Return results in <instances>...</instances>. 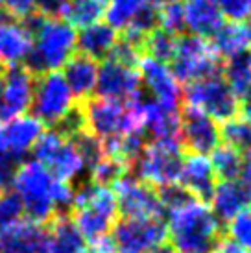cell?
Segmentation results:
<instances>
[{
	"label": "cell",
	"instance_id": "1",
	"mask_svg": "<svg viewBox=\"0 0 251 253\" xmlns=\"http://www.w3.org/2000/svg\"><path fill=\"white\" fill-rule=\"evenodd\" d=\"M9 185L22 202V209L28 218L42 225L57 214H63L74 198V187L70 183L56 179L35 159L15 165Z\"/></svg>",
	"mask_w": 251,
	"mask_h": 253
},
{
	"label": "cell",
	"instance_id": "2",
	"mask_svg": "<svg viewBox=\"0 0 251 253\" xmlns=\"http://www.w3.org/2000/svg\"><path fill=\"white\" fill-rule=\"evenodd\" d=\"M167 239L175 253H214L222 242V224L207 202L187 196L167 211Z\"/></svg>",
	"mask_w": 251,
	"mask_h": 253
},
{
	"label": "cell",
	"instance_id": "3",
	"mask_svg": "<svg viewBox=\"0 0 251 253\" xmlns=\"http://www.w3.org/2000/svg\"><path fill=\"white\" fill-rule=\"evenodd\" d=\"M34 37L32 50L24 67L34 76L54 72L65 67V63L76 52V28L57 17L37 11L26 21H22Z\"/></svg>",
	"mask_w": 251,
	"mask_h": 253
},
{
	"label": "cell",
	"instance_id": "4",
	"mask_svg": "<svg viewBox=\"0 0 251 253\" xmlns=\"http://www.w3.org/2000/svg\"><path fill=\"white\" fill-rule=\"evenodd\" d=\"M69 218L87 242L109 235L119 220V207L111 187L89 181L74 189Z\"/></svg>",
	"mask_w": 251,
	"mask_h": 253
},
{
	"label": "cell",
	"instance_id": "5",
	"mask_svg": "<svg viewBox=\"0 0 251 253\" xmlns=\"http://www.w3.org/2000/svg\"><path fill=\"white\" fill-rule=\"evenodd\" d=\"M183 157L185 155L179 141H152L129 165L133 170L131 176L155 190L177 185Z\"/></svg>",
	"mask_w": 251,
	"mask_h": 253
},
{
	"label": "cell",
	"instance_id": "6",
	"mask_svg": "<svg viewBox=\"0 0 251 253\" xmlns=\"http://www.w3.org/2000/svg\"><path fill=\"white\" fill-rule=\"evenodd\" d=\"M78 100L69 89L59 71L44 72L35 76L32 109L34 117L42 122V126L59 127L76 111Z\"/></svg>",
	"mask_w": 251,
	"mask_h": 253
},
{
	"label": "cell",
	"instance_id": "7",
	"mask_svg": "<svg viewBox=\"0 0 251 253\" xmlns=\"http://www.w3.org/2000/svg\"><path fill=\"white\" fill-rule=\"evenodd\" d=\"M32 152L35 161L41 163L52 176L61 181L72 183L87 170L84 157L72 139L56 127L42 131Z\"/></svg>",
	"mask_w": 251,
	"mask_h": 253
},
{
	"label": "cell",
	"instance_id": "8",
	"mask_svg": "<svg viewBox=\"0 0 251 253\" xmlns=\"http://www.w3.org/2000/svg\"><path fill=\"white\" fill-rule=\"evenodd\" d=\"M183 100L185 106L200 109L216 122H225L240 113V100L231 91L222 74H212L187 84L183 89Z\"/></svg>",
	"mask_w": 251,
	"mask_h": 253
},
{
	"label": "cell",
	"instance_id": "9",
	"mask_svg": "<svg viewBox=\"0 0 251 253\" xmlns=\"http://www.w3.org/2000/svg\"><path fill=\"white\" fill-rule=\"evenodd\" d=\"M170 71L177 82L190 84L202 78L220 74L222 59L210 41L196 36H179L175 44L174 57L170 61Z\"/></svg>",
	"mask_w": 251,
	"mask_h": 253
},
{
	"label": "cell",
	"instance_id": "10",
	"mask_svg": "<svg viewBox=\"0 0 251 253\" xmlns=\"http://www.w3.org/2000/svg\"><path fill=\"white\" fill-rule=\"evenodd\" d=\"M109 235L117 253H148L165 244L167 225L163 218H120Z\"/></svg>",
	"mask_w": 251,
	"mask_h": 253
},
{
	"label": "cell",
	"instance_id": "11",
	"mask_svg": "<svg viewBox=\"0 0 251 253\" xmlns=\"http://www.w3.org/2000/svg\"><path fill=\"white\" fill-rule=\"evenodd\" d=\"M111 190L122 218H163L165 214L159 190L135 176L124 174L113 183Z\"/></svg>",
	"mask_w": 251,
	"mask_h": 253
},
{
	"label": "cell",
	"instance_id": "12",
	"mask_svg": "<svg viewBox=\"0 0 251 253\" xmlns=\"http://www.w3.org/2000/svg\"><path fill=\"white\" fill-rule=\"evenodd\" d=\"M85 129L98 141L126 135V104L109 98H87L80 102Z\"/></svg>",
	"mask_w": 251,
	"mask_h": 253
},
{
	"label": "cell",
	"instance_id": "13",
	"mask_svg": "<svg viewBox=\"0 0 251 253\" xmlns=\"http://www.w3.org/2000/svg\"><path fill=\"white\" fill-rule=\"evenodd\" d=\"M35 76L24 67H9L0 76V122L24 115L32 107Z\"/></svg>",
	"mask_w": 251,
	"mask_h": 253
},
{
	"label": "cell",
	"instance_id": "14",
	"mask_svg": "<svg viewBox=\"0 0 251 253\" xmlns=\"http://www.w3.org/2000/svg\"><path fill=\"white\" fill-rule=\"evenodd\" d=\"M179 142L190 154L209 155L220 144V126L200 109L185 106L179 115Z\"/></svg>",
	"mask_w": 251,
	"mask_h": 253
},
{
	"label": "cell",
	"instance_id": "15",
	"mask_svg": "<svg viewBox=\"0 0 251 253\" xmlns=\"http://www.w3.org/2000/svg\"><path fill=\"white\" fill-rule=\"evenodd\" d=\"M140 74L135 67L119 63L115 59H105L102 67H98L96 89L100 98L127 102L140 94Z\"/></svg>",
	"mask_w": 251,
	"mask_h": 253
},
{
	"label": "cell",
	"instance_id": "16",
	"mask_svg": "<svg viewBox=\"0 0 251 253\" xmlns=\"http://www.w3.org/2000/svg\"><path fill=\"white\" fill-rule=\"evenodd\" d=\"M137 67H139L140 82L148 87L150 94L154 96V102L168 107V109L179 111L183 91L179 87V82L170 71V67L148 56L140 57Z\"/></svg>",
	"mask_w": 251,
	"mask_h": 253
},
{
	"label": "cell",
	"instance_id": "17",
	"mask_svg": "<svg viewBox=\"0 0 251 253\" xmlns=\"http://www.w3.org/2000/svg\"><path fill=\"white\" fill-rule=\"evenodd\" d=\"M44 131V126L34 115H19L0 126V154L7 155L11 161L21 159L32 152L37 139Z\"/></svg>",
	"mask_w": 251,
	"mask_h": 253
},
{
	"label": "cell",
	"instance_id": "18",
	"mask_svg": "<svg viewBox=\"0 0 251 253\" xmlns=\"http://www.w3.org/2000/svg\"><path fill=\"white\" fill-rule=\"evenodd\" d=\"M216 183L218 179L216 174H214V169L210 165L209 155L188 154L187 157H183L177 185L187 194H190L196 200L209 202Z\"/></svg>",
	"mask_w": 251,
	"mask_h": 253
},
{
	"label": "cell",
	"instance_id": "19",
	"mask_svg": "<svg viewBox=\"0 0 251 253\" xmlns=\"http://www.w3.org/2000/svg\"><path fill=\"white\" fill-rule=\"evenodd\" d=\"M34 37L22 21L0 15V63L7 67L24 65Z\"/></svg>",
	"mask_w": 251,
	"mask_h": 253
},
{
	"label": "cell",
	"instance_id": "20",
	"mask_svg": "<svg viewBox=\"0 0 251 253\" xmlns=\"http://www.w3.org/2000/svg\"><path fill=\"white\" fill-rule=\"evenodd\" d=\"M46 225L32 218H19L0 227V253H37Z\"/></svg>",
	"mask_w": 251,
	"mask_h": 253
},
{
	"label": "cell",
	"instance_id": "21",
	"mask_svg": "<svg viewBox=\"0 0 251 253\" xmlns=\"http://www.w3.org/2000/svg\"><path fill=\"white\" fill-rule=\"evenodd\" d=\"M185 15V30L190 36L209 39L222 28L223 15L218 7L216 0H187L183 4Z\"/></svg>",
	"mask_w": 251,
	"mask_h": 253
},
{
	"label": "cell",
	"instance_id": "22",
	"mask_svg": "<svg viewBox=\"0 0 251 253\" xmlns=\"http://www.w3.org/2000/svg\"><path fill=\"white\" fill-rule=\"evenodd\" d=\"M85 240L67 214H57L46 224L44 239L37 253H84Z\"/></svg>",
	"mask_w": 251,
	"mask_h": 253
},
{
	"label": "cell",
	"instance_id": "23",
	"mask_svg": "<svg viewBox=\"0 0 251 253\" xmlns=\"http://www.w3.org/2000/svg\"><path fill=\"white\" fill-rule=\"evenodd\" d=\"M209 207L214 212V216L222 222H229L242 211L250 209L251 198L246 194V190L238 185V181H218L212 194L209 198Z\"/></svg>",
	"mask_w": 251,
	"mask_h": 253
},
{
	"label": "cell",
	"instance_id": "24",
	"mask_svg": "<svg viewBox=\"0 0 251 253\" xmlns=\"http://www.w3.org/2000/svg\"><path fill=\"white\" fill-rule=\"evenodd\" d=\"M63 78L69 85L72 94L76 100L91 98V94L96 89V78H98V61L84 54H74L63 67Z\"/></svg>",
	"mask_w": 251,
	"mask_h": 253
},
{
	"label": "cell",
	"instance_id": "25",
	"mask_svg": "<svg viewBox=\"0 0 251 253\" xmlns=\"http://www.w3.org/2000/svg\"><path fill=\"white\" fill-rule=\"evenodd\" d=\"M144 135L152 141H179V111L144 100Z\"/></svg>",
	"mask_w": 251,
	"mask_h": 253
},
{
	"label": "cell",
	"instance_id": "26",
	"mask_svg": "<svg viewBox=\"0 0 251 253\" xmlns=\"http://www.w3.org/2000/svg\"><path fill=\"white\" fill-rule=\"evenodd\" d=\"M119 41V32L113 30L107 22H94L91 26L82 28L78 34L76 48L82 50V54L91 57L94 61L107 59Z\"/></svg>",
	"mask_w": 251,
	"mask_h": 253
},
{
	"label": "cell",
	"instance_id": "27",
	"mask_svg": "<svg viewBox=\"0 0 251 253\" xmlns=\"http://www.w3.org/2000/svg\"><path fill=\"white\" fill-rule=\"evenodd\" d=\"M222 71L223 80L227 82L231 91L240 100L244 96V92L251 87V46L223 59Z\"/></svg>",
	"mask_w": 251,
	"mask_h": 253
},
{
	"label": "cell",
	"instance_id": "28",
	"mask_svg": "<svg viewBox=\"0 0 251 253\" xmlns=\"http://www.w3.org/2000/svg\"><path fill=\"white\" fill-rule=\"evenodd\" d=\"M107 0H67L61 11V19L74 28H85L100 19L105 13Z\"/></svg>",
	"mask_w": 251,
	"mask_h": 253
},
{
	"label": "cell",
	"instance_id": "29",
	"mask_svg": "<svg viewBox=\"0 0 251 253\" xmlns=\"http://www.w3.org/2000/svg\"><path fill=\"white\" fill-rule=\"evenodd\" d=\"M152 0H107L105 6V22L117 32H124L127 26H131L133 21L142 13V9Z\"/></svg>",
	"mask_w": 251,
	"mask_h": 253
},
{
	"label": "cell",
	"instance_id": "30",
	"mask_svg": "<svg viewBox=\"0 0 251 253\" xmlns=\"http://www.w3.org/2000/svg\"><path fill=\"white\" fill-rule=\"evenodd\" d=\"M210 39H212V41H210L212 48L216 50L218 57H220L222 61L250 46L248 41H246L244 26H242V24H237V22H227V24L223 22L222 28L218 30Z\"/></svg>",
	"mask_w": 251,
	"mask_h": 253
},
{
	"label": "cell",
	"instance_id": "31",
	"mask_svg": "<svg viewBox=\"0 0 251 253\" xmlns=\"http://www.w3.org/2000/svg\"><path fill=\"white\" fill-rule=\"evenodd\" d=\"M220 142L225 146L237 150L238 154L251 152V120L237 115L233 119L222 122L220 126Z\"/></svg>",
	"mask_w": 251,
	"mask_h": 253
},
{
	"label": "cell",
	"instance_id": "32",
	"mask_svg": "<svg viewBox=\"0 0 251 253\" xmlns=\"http://www.w3.org/2000/svg\"><path fill=\"white\" fill-rule=\"evenodd\" d=\"M210 165L214 169L216 179L220 181H235L238 177L240 167H242V157L244 155L238 154L237 150L225 146V144H218L212 152H210Z\"/></svg>",
	"mask_w": 251,
	"mask_h": 253
},
{
	"label": "cell",
	"instance_id": "33",
	"mask_svg": "<svg viewBox=\"0 0 251 253\" xmlns=\"http://www.w3.org/2000/svg\"><path fill=\"white\" fill-rule=\"evenodd\" d=\"M175 44H177V37L165 32L163 28H155L144 41V48H142V56H148L161 61L165 65H170L172 57L175 52Z\"/></svg>",
	"mask_w": 251,
	"mask_h": 253
},
{
	"label": "cell",
	"instance_id": "34",
	"mask_svg": "<svg viewBox=\"0 0 251 253\" xmlns=\"http://www.w3.org/2000/svg\"><path fill=\"white\" fill-rule=\"evenodd\" d=\"M126 170H127V167H126L124 163L117 161V159H113L109 155H104L96 165H92L91 169H89V174H91L92 183L104 185V187H111L119 177L124 176Z\"/></svg>",
	"mask_w": 251,
	"mask_h": 253
},
{
	"label": "cell",
	"instance_id": "35",
	"mask_svg": "<svg viewBox=\"0 0 251 253\" xmlns=\"http://www.w3.org/2000/svg\"><path fill=\"white\" fill-rule=\"evenodd\" d=\"M229 242L251 253V209H246L227 222Z\"/></svg>",
	"mask_w": 251,
	"mask_h": 253
},
{
	"label": "cell",
	"instance_id": "36",
	"mask_svg": "<svg viewBox=\"0 0 251 253\" xmlns=\"http://www.w3.org/2000/svg\"><path fill=\"white\" fill-rule=\"evenodd\" d=\"M159 28L172 36L179 37L185 32V15H183V4L174 2L168 6L159 7Z\"/></svg>",
	"mask_w": 251,
	"mask_h": 253
},
{
	"label": "cell",
	"instance_id": "37",
	"mask_svg": "<svg viewBox=\"0 0 251 253\" xmlns=\"http://www.w3.org/2000/svg\"><path fill=\"white\" fill-rule=\"evenodd\" d=\"M22 214H24L22 202L13 190L0 192V227L22 218Z\"/></svg>",
	"mask_w": 251,
	"mask_h": 253
},
{
	"label": "cell",
	"instance_id": "38",
	"mask_svg": "<svg viewBox=\"0 0 251 253\" xmlns=\"http://www.w3.org/2000/svg\"><path fill=\"white\" fill-rule=\"evenodd\" d=\"M37 11V0H0V15L17 21H26Z\"/></svg>",
	"mask_w": 251,
	"mask_h": 253
},
{
	"label": "cell",
	"instance_id": "39",
	"mask_svg": "<svg viewBox=\"0 0 251 253\" xmlns=\"http://www.w3.org/2000/svg\"><path fill=\"white\" fill-rule=\"evenodd\" d=\"M216 4L229 22L240 24L251 17V0H216Z\"/></svg>",
	"mask_w": 251,
	"mask_h": 253
},
{
	"label": "cell",
	"instance_id": "40",
	"mask_svg": "<svg viewBox=\"0 0 251 253\" xmlns=\"http://www.w3.org/2000/svg\"><path fill=\"white\" fill-rule=\"evenodd\" d=\"M237 181L246 190V194L251 198V152L242 157V167H240Z\"/></svg>",
	"mask_w": 251,
	"mask_h": 253
},
{
	"label": "cell",
	"instance_id": "41",
	"mask_svg": "<svg viewBox=\"0 0 251 253\" xmlns=\"http://www.w3.org/2000/svg\"><path fill=\"white\" fill-rule=\"evenodd\" d=\"M67 4V0H37V9L48 17L61 19V11Z\"/></svg>",
	"mask_w": 251,
	"mask_h": 253
},
{
	"label": "cell",
	"instance_id": "42",
	"mask_svg": "<svg viewBox=\"0 0 251 253\" xmlns=\"http://www.w3.org/2000/svg\"><path fill=\"white\" fill-rule=\"evenodd\" d=\"M91 253H117L115 242H113L111 235H105L100 239L91 242Z\"/></svg>",
	"mask_w": 251,
	"mask_h": 253
},
{
	"label": "cell",
	"instance_id": "43",
	"mask_svg": "<svg viewBox=\"0 0 251 253\" xmlns=\"http://www.w3.org/2000/svg\"><path fill=\"white\" fill-rule=\"evenodd\" d=\"M240 113L242 117L251 120V87L244 92V96L240 98Z\"/></svg>",
	"mask_w": 251,
	"mask_h": 253
},
{
	"label": "cell",
	"instance_id": "44",
	"mask_svg": "<svg viewBox=\"0 0 251 253\" xmlns=\"http://www.w3.org/2000/svg\"><path fill=\"white\" fill-rule=\"evenodd\" d=\"M214 253H250V252H246V250H242V248L235 246V244L229 242V240H223V242L218 244L216 252Z\"/></svg>",
	"mask_w": 251,
	"mask_h": 253
},
{
	"label": "cell",
	"instance_id": "45",
	"mask_svg": "<svg viewBox=\"0 0 251 253\" xmlns=\"http://www.w3.org/2000/svg\"><path fill=\"white\" fill-rule=\"evenodd\" d=\"M148 253H175L174 252V248L170 246V244H161V246H157V248H154V250H150Z\"/></svg>",
	"mask_w": 251,
	"mask_h": 253
},
{
	"label": "cell",
	"instance_id": "46",
	"mask_svg": "<svg viewBox=\"0 0 251 253\" xmlns=\"http://www.w3.org/2000/svg\"><path fill=\"white\" fill-rule=\"evenodd\" d=\"M244 34H246V41H248V44L251 46V17L244 24Z\"/></svg>",
	"mask_w": 251,
	"mask_h": 253
},
{
	"label": "cell",
	"instance_id": "47",
	"mask_svg": "<svg viewBox=\"0 0 251 253\" xmlns=\"http://www.w3.org/2000/svg\"><path fill=\"white\" fill-rule=\"evenodd\" d=\"M157 7H163V6H168V4H174V2H179V0H152Z\"/></svg>",
	"mask_w": 251,
	"mask_h": 253
},
{
	"label": "cell",
	"instance_id": "48",
	"mask_svg": "<svg viewBox=\"0 0 251 253\" xmlns=\"http://www.w3.org/2000/svg\"><path fill=\"white\" fill-rule=\"evenodd\" d=\"M2 72H4V65L0 63V76H2Z\"/></svg>",
	"mask_w": 251,
	"mask_h": 253
},
{
	"label": "cell",
	"instance_id": "49",
	"mask_svg": "<svg viewBox=\"0 0 251 253\" xmlns=\"http://www.w3.org/2000/svg\"><path fill=\"white\" fill-rule=\"evenodd\" d=\"M84 253H91V252H84Z\"/></svg>",
	"mask_w": 251,
	"mask_h": 253
}]
</instances>
